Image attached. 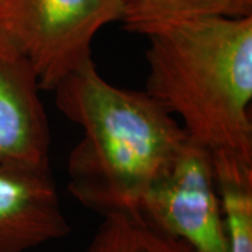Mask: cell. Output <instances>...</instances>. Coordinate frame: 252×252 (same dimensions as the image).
<instances>
[{"label": "cell", "instance_id": "obj_9", "mask_svg": "<svg viewBox=\"0 0 252 252\" xmlns=\"http://www.w3.org/2000/svg\"><path fill=\"white\" fill-rule=\"evenodd\" d=\"M87 252H196L189 244L157 231L129 215L105 216Z\"/></svg>", "mask_w": 252, "mask_h": 252}, {"label": "cell", "instance_id": "obj_6", "mask_svg": "<svg viewBox=\"0 0 252 252\" xmlns=\"http://www.w3.org/2000/svg\"><path fill=\"white\" fill-rule=\"evenodd\" d=\"M70 230L49 167L0 165V252H27Z\"/></svg>", "mask_w": 252, "mask_h": 252}, {"label": "cell", "instance_id": "obj_7", "mask_svg": "<svg viewBox=\"0 0 252 252\" xmlns=\"http://www.w3.org/2000/svg\"><path fill=\"white\" fill-rule=\"evenodd\" d=\"M126 30L147 35L178 21L199 17H250L252 0H119Z\"/></svg>", "mask_w": 252, "mask_h": 252}, {"label": "cell", "instance_id": "obj_10", "mask_svg": "<svg viewBox=\"0 0 252 252\" xmlns=\"http://www.w3.org/2000/svg\"><path fill=\"white\" fill-rule=\"evenodd\" d=\"M0 1H1V0H0Z\"/></svg>", "mask_w": 252, "mask_h": 252}, {"label": "cell", "instance_id": "obj_4", "mask_svg": "<svg viewBox=\"0 0 252 252\" xmlns=\"http://www.w3.org/2000/svg\"><path fill=\"white\" fill-rule=\"evenodd\" d=\"M137 217L196 252H230L212 154L189 137L143 195Z\"/></svg>", "mask_w": 252, "mask_h": 252}, {"label": "cell", "instance_id": "obj_2", "mask_svg": "<svg viewBox=\"0 0 252 252\" xmlns=\"http://www.w3.org/2000/svg\"><path fill=\"white\" fill-rule=\"evenodd\" d=\"M146 36V93L193 143L252 165V16L192 18Z\"/></svg>", "mask_w": 252, "mask_h": 252}, {"label": "cell", "instance_id": "obj_5", "mask_svg": "<svg viewBox=\"0 0 252 252\" xmlns=\"http://www.w3.org/2000/svg\"><path fill=\"white\" fill-rule=\"evenodd\" d=\"M31 61L0 34V165L49 167L51 132Z\"/></svg>", "mask_w": 252, "mask_h": 252}, {"label": "cell", "instance_id": "obj_3", "mask_svg": "<svg viewBox=\"0 0 252 252\" xmlns=\"http://www.w3.org/2000/svg\"><path fill=\"white\" fill-rule=\"evenodd\" d=\"M119 0H1L0 34L31 61L41 90L93 61L99 30L121 21Z\"/></svg>", "mask_w": 252, "mask_h": 252}, {"label": "cell", "instance_id": "obj_1", "mask_svg": "<svg viewBox=\"0 0 252 252\" xmlns=\"http://www.w3.org/2000/svg\"><path fill=\"white\" fill-rule=\"evenodd\" d=\"M54 91L56 107L84 132L67 160L73 198L102 217L137 216L147 189L188 140L180 122L146 91L108 83L94 61Z\"/></svg>", "mask_w": 252, "mask_h": 252}, {"label": "cell", "instance_id": "obj_8", "mask_svg": "<svg viewBox=\"0 0 252 252\" xmlns=\"http://www.w3.org/2000/svg\"><path fill=\"white\" fill-rule=\"evenodd\" d=\"M213 168L230 252H252V165L215 156Z\"/></svg>", "mask_w": 252, "mask_h": 252}]
</instances>
